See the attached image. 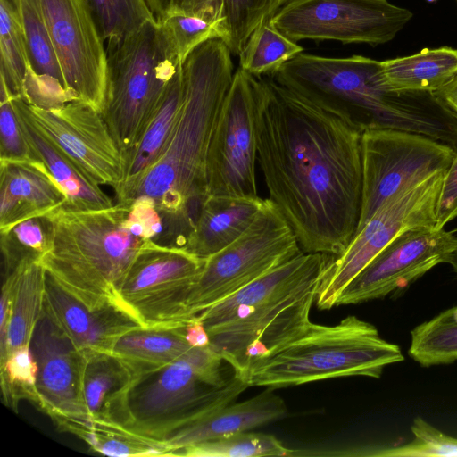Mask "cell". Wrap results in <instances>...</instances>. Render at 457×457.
<instances>
[{
    "instance_id": "cell-1",
    "label": "cell",
    "mask_w": 457,
    "mask_h": 457,
    "mask_svg": "<svg viewBox=\"0 0 457 457\" xmlns=\"http://www.w3.org/2000/svg\"><path fill=\"white\" fill-rule=\"evenodd\" d=\"M257 162L303 252L342 254L360 221L361 135L269 76L256 77Z\"/></svg>"
},
{
    "instance_id": "cell-2",
    "label": "cell",
    "mask_w": 457,
    "mask_h": 457,
    "mask_svg": "<svg viewBox=\"0 0 457 457\" xmlns=\"http://www.w3.org/2000/svg\"><path fill=\"white\" fill-rule=\"evenodd\" d=\"M183 98L170 139L157 162L118 204L150 198L162 216L166 239L182 246L206 197L210 140L234 72L220 38L196 46L181 65Z\"/></svg>"
},
{
    "instance_id": "cell-3",
    "label": "cell",
    "mask_w": 457,
    "mask_h": 457,
    "mask_svg": "<svg viewBox=\"0 0 457 457\" xmlns=\"http://www.w3.org/2000/svg\"><path fill=\"white\" fill-rule=\"evenodd\" d=\"M128 212L125 204L88 210L63 204L46 214L52 225V240L41 263L91 309L121 303L120 287L146 240L127 228Z\"/></svg>"
},
{
    "instance_id": "cell-4",
    "label": "cell",
    "mask_w": 457,
    "mask_h": 457,
    "mask_svg": "<svg viewBox=\"0 0 457 457\" xmlns=\"http://www.w3.org/2000/svg\"><path fill=\"white\" fill-rule=\"evenodd\" d=\"M401 348L377 328L350 315L333 326L312 323L299 337L255 361L246 383L273 389L329 378H379L386 366L403 361Z\"/></svg>"
},
{
    "instance_id": "cell-5",
    "label": "cell",
    "mask_w": 457,
    "mask_h": 457,
    "mask_svg": "<svg viewBox=\"0 0 457 457\" xmlns=\"http://www.w3.org/2000/svg\"><path fill=\"white\" fill-rule=\"evenodd\" d=\"M181 64L168 32L155 20L143 23L107 53L101 113L123 154L141 139Z\"/></svg>"
},
{
    "instance_id": "cell-6",
    "label": "cell",
    "mask_w": 457,
    "mask_h": 457,
    "mask_svg": "<svg viewBox=\"0 0 457 457\" xmlns=\"http://www.w3.org/2000/svg\"><path fill=\"white\" fill-rule=\"evenodd\" d=\"M267 76L361 132L390 129L402 109L401 95L385 83L382 62L361 55L301 53Z\"/></svg>"
},
{
    "instance_id": "cell-7",
    "label": "cell",
    "mask_w": 457,
    "mask_h": 457,
    "mask_svg": "<svg viewBox=\"0 0 457 457\" xmlns=\"http://www.w3.org/2000/svg\"><path fill=\"white\" fill-rule=\"evenodd\" d=\"M250 386L234 375L227 385L205 383L186 359L136 377L129 388L120 427L164 442L175 431L236 401Z\"/></svg>"
},
{
    "instance_id": "cell-8",
    "label": "cell",
    "mask_w": 457,
    "mask_h": 457,
    "mask_svg": "<svg viewBox=\"0 0 457 457\" xmlns=\"http://www.w3.org/2000/svg\"><path fill=\"white\" fill-rule=\"evenodd\" d=\"M303 251L278 206L264 199L246 230L230 245L204 259L187 300L191 316L225 299Z\"/></svg>"
},
{
    "instance_id": "cell-9",
    "label": "cell",
    "mask_w": 457,
    "mask_h": 457,
    "mask_svg": "<svg viewBox=\"0 0 457 457\" xmlns=\"http://www.w3.org/2000/svg\"><path fill=\"white\" fill-rule=\"evenodd\" d=\"M325 271L237 318L208 329L210 346L245 382L251 366L305 332Z\"/></svg>"
},
{
    "instance_id": "cell-10",
    "label": "cell",
    "mask_w": 457,
    "mask_h": 457,
    "mask_svg": "<svg viewBox=\"0 0 457 457\" xmlns=\"http://www.w3.org/2000/svg\"><path fill=\"white\" fill-rule=\"evenodd\" d=\"M204 259L176 245L146 239L119 289L120 303L145 328H176L195 316L187 310L189 291Z\"/></svg>"
},
{
    "instance_id": "cell-11",
    "label": "cell",
    "mask_w": 457,
    "mask_h": 457,
    "mask_svg": "<svg viewBox=\"0 0 457 457\" xmlns=\"http://www.w3.org/2000/svg\"><path fill=\"white\" fill-rule=\"evenodd\" d=\"M445 172L398 192L381 204L345 252L328 265L317 295L319 309L335 307L343 289L397 237L412 228L435 227Z\"/></svg>"
},
{
    "instance_id": "cell-12",
    "label": "cell",
    "mask_w": 457,
    "mask_h": 457,
    "mask_svg": "<svg viewBox=\"0 0 457 457\" xmlns=\"http://www.w3.org/2000/svg\"><path fill=\"white\" fill-rule=\"evenodd\" d=\"M456 153L446 144L416 133L362 132L361 210L356 233L388 198L445 171Z\"/></svg>"
},
{
    "instance_id": "cell-13",
    "label": "cell",
    "mask_w": 457,
    "mask_h": 457,
    "mask_svg": "<svg viewBox=\"0 0 457 457\" xmlns=\"http://www.w3.org/2000/svg\"><path fill=\"white\" fill-rule=\"evenodd\" d=\"M412 16L410 10L387 0H289L269 21L294 42L378 46L394 39Z\"/></svg>"
},
{
    "instance_id": "cell-14",
    "label": "cell",
    "mask_w": 457,
    "mask_h": 457,
    "mask_svg": "<svg viewBox=\"0 0 457 457\" xmlns=\"http://www.w3.org/2000/svg\"><path fill=\"white\" fill-rule=\"evenodd\" d=\"M16 110L87 179L116 188L124 173V155L101 112L74 100L44 108L13 96Z\"/></svg>"
},
{
    "instance_id": "cell-15",
    "label": "cell",
    "mask_w": 457,
    "mask_h": 457,
    "mask_svg": "<svg viewBox=\"0 0 457 457\" xmlns=\"http://www.w3.org/2000/svg\"><path fill=\"white\" fill-rule=\"evenodd\" d=\"M255 76L241 68L234 72L208 147L207 195L259 197L255 178Z\"/></svg>"
},
{
    "instance_id": "cell-16",
    "label": "cell",
    "mask_w": 457,
    "mask_h": 457,
    "mask_svg": "<svg viewBox=\"0 0 457 457\" xmlns=\"http://www.w3.org/2000/svg\"><path fill=\"white\" fill-rule=\"evenodd\" d=\"M67 92L102 112L107 54L85 0H37Z\"/></svg>"
},
{
    "instance_id": "cell-17",
    "label": "cell",
    "mask_w": 457,
    "mask_h": 457,
    "mask_svg": "<svg viewBox=\"0 0 457 457\" xmlns=\"http://www.w3.org/2000/svg\"><path fill=\"white\" fill-rule=\"evenodd\" d=\"M457 247L445 228L410 229L386 246L343 289L336 306L357 304L395 295L440 263Z\"/></svg>"
},
{
    "instance_id": "cell-18",
    "label": "cell",
    "mask_w": 457,
    "mask_h": 457,
    "mask_svg": "<svg viewBox=\"0 0 457 457\" xmlns=\"http://www.w3.org/2000/svg\"><path fill=\"white\" fill-rule=\"evenodd\" d=\"M30 349L37 363V406L62 427L91 422L82 391L83 353L43 312Z\"/></svg>"
},
{
    "instance_id": "cell-19",
    "label": "cell",
    "mask_w": 457,
    "mask_h": 457,
    "mask_svg": "<svg viewBox=\"0 0 457 457\" xmlns=\"http://www.w3.org/2000/svg\"><path fill=\"white\" fill-rule=\"evenodd\" d=\"M44 311L81 353L112 351L120 337L143 327L121 303L87 307L47 272Z\"/></svg>"
},
{
    "instance_id": "cell-20",
    "label": "cell",
    "mask_w": 457,
    "mask_h": 457,
    "mask_svg": "<svg viewBox=\"0 0 457 457\" xmlns=\"http://www.w3.org/2000/svg\"><path fill=\"white\" fill-rule=\"evenodd\" d=\"M156 22L176 14H195L218 24L220 39L240 55L252 33L289 0H145Z\"/></svg>"
},
{
    "instance_id": "cell-21",
    "label": "cell",
    "mask_w": 457,
    "mask_h": 457,
    "mask_svg": "<svg viewBox=\"0 0 457 457\" xmlns=\"http://www.w3.org/2000/svg\"><path fill=\"white\" fill-rule=\"evenodd\" d=\"M334 255L302 252L197 314L208 330L322 274Z\"/></svg>"
},
{
    "instance_id": "cell-22",
    "label": "cell",
    "mask_w": 457,
    "mask_h": 457,
    "mask_svg": "<svg viewBox=\"0 0 457 457\" xmlns=\"http://www.w3.org/2000/svg\"><path fill=\"white\" fill-rule=\"evenodd\" d=\"M64 203V192L42 162H0V232Z\"/></svg>"
},
{
    "instance_id": "cell-23",
    "label": "cell",
    "mask_w": 457,
    "mask_h": 457,
    "mask_svg": "<svg viewBox=\"0 0 457 457\" xmlns=\"http://www.w3.org/2000/svg\"><path fill=\"white\" fill-rule=\"evenodd\" d=\"M274 390L266 387L263 392L250 399L228 404L175 431L163 443L170 448L172 456H177L180 450L187 446L248 431L279 420L287 414V409L284 400Z\"/></svg>"
},
{
    "instance_id": "cell-24",
    "label": "cell",
    "mask_w": 457,
    "mask_h": 457,
    "mask_svg": "<svg viewBox=\"0 0 457 457\" xmlns=\"http://www.w3.org/2000/svg\"><path fill=\"white\" fill-rule=\"evenodd\" d=\"M264 199L228 195H207L183 248L206 259L220 252L251 225Z\"/></svg>"
},
{
    "instance_id": "cell-25",
    "label": "cell",
    "mask_w": 457,
    "mask_h": 457,
    "mask_svg": "<svg viewBox=\"0 0 457 457\" xmlns=\"http://www.w3.org/2000/svg\"><path fill=\"white\" fill-rule=\"evenodd\" d=\"M82 353V391L91 422L120 426L125 397L136 375L112 351Z\"/></svg>"
},
{
    "instance_id": "cell-26",
    "label": "cell",
    "mask_w": 457,
    "mask_h": 457,
    "mask_svg": "<svg viewBox=\"0 0 457 457\" xmlns=\"http://www.w3.org/2000/svg\"><path fill=\"white\" fill-rule=\"evenodd\" d=\"M182 65V64H181ZM183 98L181 66L170 80L161 105L138 143L124 155V173L114 189L116 199L129 191L162 155Z\"/></svg>"
},
{
    "instance_id": "cell-27",
    "label": "cell",
    "mask_w": 457,
    "mask_h": 457,
    "mask_svg": "<svg viewBox=\"0 0 457 457\" xmlns=\"http://www.w3.org/2000/svg\"><path fill=\"white\" fill-rule=\"evenodd\" d=\"M14 107V105H13ZM21 131L34 158L42 162L66 195L64 204L77 209L113 206L101 187L87 179L62 153L40 134L14 107Z\"/></svg>"
},
{
    "instance_id": "cell-28",
    "label": "cell",
    "mask_w": 457,
    "mask_h": 457,
    "mask_svg": "<svg viewBox=\"0 0 457 457\" xmlns=\"http://www.w3.org/2000/svg\"><path fill=\"white\" fill-rule=\"evenodd\" d=\"M381 62L385 83L395 91L436 93L457 77V49L449 46Z\"/></svg>"
},
{
    "instance_id": "cell-29",
    "label": "cell",
    "mask_w": 457,
    "mask_h": 457,
    "mask_svg": "<svg viewBox=\"0 0 457 457\" xmlns=\"http://www.w3.org/2000/svg\"><path fill=\"white\" fill-rule=\"evenodd\" d=\"M185 326L133 329L117 339L112 352L128 363L136 377L159 370L186 359L192 351L184 337Z\"/></svg>"
},
{
    "instance_id": "cell-30",
    "label": "cell",
    "mask_w": 457,
    "mask_h": 457,
    "mask_svg": "<svg viewBox=\"0 0 457 457\" xmlns=\"http://www.w3.org/2000/svg\"><path fill=\"white\" fill-rule=\"evenodd\" d=\"M11 273L14 279L12 303L6 338L0 345V362L15 349L30 345L44 312L46 271L42 263L24 262Z\"/></svg>"
},
{
    "instance_id": "cell-31",
    "label": "cell",
    "mask_w": 457,
    "mask_h": 457,
    "mask_svg": "<svg viewBox=\"0 0 457 457\" xmlns=\"http://www.w3.org/2000/svg\"><path fill=\"white\" fill-rule=\"evenodd\" d=\"M59 428L79 436L93 451L107 456H172L166 444L142 437L115 425L76 421L65 423Z\"/></svg>"
},
{
    "instance_id": "cell-32",
    "label": "cell",
    "mask_w": 457,
    "mask_h": 457,
    "mask_svg": "<svg viewBox=\"0 0 457 457\" xmlns=\"http://www.w3.org/2000/svg\"><path fill=\"white\" fill-rule=\"evenodd\" d=\"M409 355L424 367L457 361V306L449 308L411 332Z\"/></svg>"
},
{
    "instance_id": "cell-33",
    "label": "cell",
    "mask_w": 457,
    "mask_h": 457,
    "mask_svg": "<svg viewBox=\"0 0 457 457\" xmlns=\"http://www.w3.org/2000/svg\"><path fill=\"white\" fill-rule=\"evenodd\" d=\"M0 79L13 96L25 100L30 62L19 13L8 0H0Z\"/></svg>"
},
{
    "instance_id": "cell-34",
    "label": "cell",
    "mask_w": 457,
    "mask_h": 457,
    "mask_svg": "<svg viewBox=\"0 0 457 457\" xmlns=\"http://www.w3.org/2000/svg\"><path fill=\"white\" fill-rule=\"evenodd\" d=\"M15 8L20 16L33 72L38 77L60 82L66 89L38 1L17 0Z\"/></svg>"
},
{
    "instance_id": "cell-35",
    "label": "cell",
    "mask_w": 457,
    "mask_h": 457,
    "mask_svg": "<svg viewBox=\"0 0 457 457\" xmlns=\"http://www.w3.org/2000/svg\"><path fill=\"white\" fill-rule=\"evenodd\" d=\"M106 54L147 21L154 20L145 0H85Z\"/></svg>"
},
{
    "instance_id": "cell-36",
    "label": "cell",
    "mask_w": 457,
    "mask_h": 457,
    "mask_svg": "<svg viewBox=\"0 0 457 457\" xmlns=\"http://www.w3.org/2000/svg\"><path fill=\"white\" fill-rule=\"evenodd\" d=\"M303 48L273 28L261 24L250 36L239 55L240 68L255 76H267L303 53Z\"/></svg>"
},
{
    "instance_id": "cell-37",
    "label": "cell",
    "mask_w": 457,
    "mask_h": 457,
    "mask_svg": "<svg viewBox=\"0 0 457 457\" xmlns=\"http://www.w3.org/2000/svg\"><path fill=\"white\" fill-rule=\"evenodd\" d=\"M294 453V450L286 447L272 435L242 431L187 446L177 456L260 457L292 456Z\"/></svg>"
},
{
    "instance_id": "cell-38",
    "label": "cell",
    "mask_w": 457,
    "mask_h": 457,
    "mask_svg": "<svg viewBox=\"0 0 457 457\" xmlns=\"http://www.w3.org/2000/svg\"><path fill=\"white\" fill-rule=\"evenodd\" d=\"M1 235L5 275L24 262H40L48 252L52 225L46 215L25 220Z\"/></svg>"
},
{
    "instance_id": "cell-39",
    "label": "cell",
    "mask_w": 457,
    "mask_h": 457,
    "mask_svg": "<svg viewBox=\"0 0 457 457\" xmlns=\"http://www.w3.org/2000/svg\"><path fill=\"white\" fill-rule=\"evenodd\" d=\"M37 363L29 345L19 347L0 362L3 403L17 412L21 400L37 405Z\"/></svg>"
},
{
    "instance_id": "cell-40",
    "label": "cell",
    "mask_w": 457,
    "mask_h": 457,
    "mask_svg": "<svg viewBox=\"0 0 457 457\" xmlns=\"http://www.w3.org/2000/svg\"><path fill=\"white\" fill-rule=\"evenodd\" d=\"M411 429L414 438L408 444L375 449L369 456L457 457V439L444 434L422 418L414 419Z\"/></svg>"
},
{
    "instance_id": "cell-41",
    "label": "cell",
    "mask_w": 457,
    "mask_h": 457,
    "mask_svg": "<svg viewBox=\"0 0 457 457\" xmlns=\"http://www.w3.org/2000/svg\"><path fill=\"white\" fill-rule=\"evenodd\" d=\"M158 23L168 32L182 63L196 46L207 40L220 38L218 24L195 14L176 13Z\"/></svg>"
},
{
    "instance_id": "cell-42",
    "label": "cell",
    "mask_w": 457,
    "mask_h": 457,
    "mask_svg": "<svg viewBox=\"0 0 457 457\" xmlns=\"http://www.w3.org/2000/svg\"><path fill=\"white\" fill-rule=\"evenodd\" d=\"M12 97L0 79V162L37 161L21 131Z\"/></svg>"
},
{
    "instance_id": "cell-43",
    "label": "cell",
    "mask_w": 457,
    "mask_h": 457,
    "mask_svg": "<svg viewBox=\"0 0 457 457\" xmlns=\"http://www.w3.org/2000/svg\"><path fill=\"white\" fill-rule=\"evenodd\" d=\"M126 226L130 232L143 239L162 244L166 238V226L154 203L147 197H138L129 204Z\"/></svg>"
},
{
    "instance_id": "cell-44",
    "label": "cell",
    "mask_w": 457,
    "mask_h": 457,
    "mask_svg": "<svg viewBox=\"0 0 457 457\" xmlns=\"http://www.w3.org/2000/svg\"><path fill=\"white\" fill-rule=\"evenodd\" d=\"M457 218V153L445 170L436 206V229Z\"/></svg>"
},
{
    "instance_id": "cell-45",
    "label": "cell",
    "mask_w": 457,
    "mask_h": 457,
    "mask_svg": "<svg viewBox=\"0 0 457 457\" xmlns=\"http://www.w3.org/2000/svg\"><path fill=\"white\" fill-rule=\"evenodd\" d=\"M184 337L193 347L210 345V336L203 322L195 316L184 328Z\"/></svg>"
},
{
    "instance_id": "cell-46",
    "label": "cell",
    "mask_w": 457,
    "mask_h": 457,
    "mask_svg": "<svg viewBox=\"0 0 457 457\" xmlns=\"http://www.w3.org/2000/svg\"><path fill=\"white\" fill-rule=\"evenodd\" d=\"M435 94L457 117V77Z\"/></svg>"
},
{
    "instance_id": "cell-47",
    "label": "cell",
    "mask_w": 457,
    "mask_h": 457,
    "mask_svg": "<svg viewBox=\"0 0 457 457\" xmlns=\"http://www.w3.org/2000/svg\"><path fill=\"white\" fill-rule=\"evenodd\" d=\"M446 263H449L457 274V247L451 253L447 258Z\"/></svg>"
},
{
    "instance_id": "cell-48",
    "label": "cell",
    "mask_w": 457,
    "mask_h": 457,
    "mask_svg": "<svg viewBox=\"0 0 457 457\" xmlns=\"http://www.w3.org/2000/svg\"><path fill=\"white\" fill-rule=\"evenodd\" d=\"M8 1H10L13 4V6L15 7L17 0H8Z\"/></svg>"
},
{
    "instance_id": "cell-49",
    "label": "cell",
    "mask_w": 457,
    "mask_h": 457,
    "mask_svg": "<svg viewBox=\"0 0 457 457\" xmlns=\"http://www.w3.org/2000/svg\"><path fill=\"white\" fill-rule=\"evenodd\" d=\"M427 1L429 2V3H433V2H435L436 0H427Z\"/></svg>"
},
{
    "instance_id": "cell-50",
    "label": "cell",
    "mask_w": 457,
    "mask_h": 457,
    "mask_svg": "<svg viewBox=\"0 0 457 457\" xmlns=\"http://www.w3.org/2000/svg\"><path fill=\"white\" fill-rule=\"evenodd\" d=\"M455 1H456V3H457V0H455Z\"/></svg>"
}]
</instances>
